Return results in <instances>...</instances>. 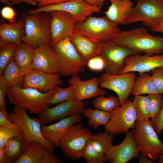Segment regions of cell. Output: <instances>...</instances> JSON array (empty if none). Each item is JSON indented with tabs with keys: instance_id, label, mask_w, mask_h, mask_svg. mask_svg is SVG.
I'll list each match as a JSON object with an SVG mask.
<instances>
[{
	"instance_id": "6da1fadb",
	"label": "cell",
	"mask_w": 163,
	"mask_h": 163,
	"mask_svg": "<svg viewBox=\"0 0 163 163\" xmlns=\"http://www.w3.org/2000/svg\"><path fill=\"white\" fill-rule=\"evenodd\" d=\"M112 40L139 53L153 56L163 53V38L150 34L144 27L121 30Z\"/></svg>"
},
{
	"instance_id": "7a4b0ae2",
	"label": "cell",
	"mask_w": 163,
	"mask_h": 163,
	"mask_svg": "<svg viewBox=\"0 0 163 163\" xmlns=\"http://www.w3.org/2000/svg\"><path fill=\"white\" fill-rule=\"evenodd\" d=\"M25 35L21 37L22 42L36 48L43 44H51V16L50 12L29 14H23Z\"/></svg>"
},
{
	"instance_id": "3957f363",
	"label": "cell",
	"mask_w": 163,
	"mask_h": 163,
	"mask_svg": "<svg viewBox=\"0 0 163 163\" xmlns=\"http://www.w3.org/2000/svg\"><path fill=\"white\" fill-rule=\"evenodd\" d=\"M54 90L43 93L31 88H8L6 95L11 104L30 113L39 114L48 107L49 100Z\"/></svg>"
},
{
	"instance_id": "277c9868",
	"label": "cell",
	"mask_w": 163,
	"mask_h": 163,
	"mask_svg": "<svg viewBox=\"0 0 163 163\" xmlns=\"http://www.w3.org/2000/svg\"><path fill=\"white\" fill-rule=\"evenodd\" d=\"M52 46L57 61L58 74L61 76L71 77L84 72L86 65L69 37Z\"/></svg>"
},
{
	"instance_id": "5b68a950",
	"label": "cell",
	"mask_w": 163,
	"mask_h": 163,
	"mask_svg": "<svg viewBox=\"0 0 163 163\" xmlns=\"http://www.w3.org/2000/svg\"><path fill=\"white\" fill-rule=\"evenodd\" d=\"M134 129V137L140 153L156 161L163 153V143L159 139L149 119L136 120Z\"/></svg>"
},
{
	"instance_id": "8992f818",
	"label": "cell",
	"mask_w": 163,
	"mask_h": 163,
	"mask_svg": "<svg viewBox=\"0 0 163 163\" xmlns=\"http://www.w3.org/2000/svg\"><path fill=\"white\" fill-rule=\"evenodd\" d=\"M118 25L105 16H88L84 21L78 23L74 31L101 43L112 40L120 31Z\"/></svg>"
},
{
	"instance_id": "52a82bcc",
	"label": "cell",
	"mask_w": 163,
	"mask_h": 163,
	"mask_svg": "<svg viewBox=\"0 0 163 163\" xmlns=\"http://www.w3.org/2000/svg\"><path fill=\"white\" fill-rule=\"evenodd\" d=\"M92 135L89 129L82 124H74L63 136L59 146L66 157L73 160H78L83 157Z\"/></svg>"
},
{
	"instance_id": "ba28073f",
	"label": "cell",
	"mask_w": 163,
	"mask_h": 163,
	"mask_svg": "<svg viewBox=\"0 0 163 163\" xmlns=\"http://www.w3.org/2000/svg\"><path fill=\"white\" fill-rule=\"evenodd\" d=\"M8 114L10 121L19 127L22 131L26 145L33 141H37L43 144L48 149L54 151L55 148L42 135L41 129L42 125L39 119L30 118L26 110L16 106Z\"/></svg>"
},
{
	"instance_id": "9c48e42d",
	"label": "cell",
	"mask_w": 163,
	"mask_h": 163,
	"mask_svg": "<svg viewBox=\"0 0 163 163\" xmlns=\"http://www.w3.org/2000/svg\"><path fill=\"white\" fill-rule=\"evenodd\" d=\"M111 116L105 126V131L113 136L126 133L134 129L137 120L136 111L132 101L127 99L121 106L110 112Z\"/></svg>"
},
{
	"instance_id": "30bf717a",
	"label": "cell",
	"mask_w": 163,
	"mask_h": 163,
	"mask_svg": "<svg viewBox=\"0 0 163 163\" xmlns=\"http://www.w3.org/2000/svg\"><path fill=\"white\" fill-rule=\"evenodd\" d=\"M101 7L93 6L85 0H71L55 4L39 6L34 9L28 10L29 14L40 12H49L52 11H62L72 14L78 23L84 21L87 17L95 13H100Z\"/></svg>"
},
{
	"instance_id": "8fae6325",
	"label": "cell",
	"mask_w": 163,
	"mask_h": 163,
	"mask_svg": "<svg viewBox=\"0 0 163 163\" xmlns=\"http://www.w3.org/2000/svg\"><path fill=\"white\" fill-rule=\"evenodd\" d=\"M137 53H139L120 45L111 40L102 43L99 55L104 60L105 73L117 74H120L123 68L125 59Z\"/></svg>"
},
{
	"instance_id": "7c38bea8",
	"label": "cell",
	"mask_w": 163,
	"mask_h": 163,
	"mask_svg": "<svg viewBox=\"0 0 163 163\" xmlns=\"http://www.w3.org/2000/svg\"><path fill=\"white\" fill-rule=\"evenodd\" d=\"M163 19V2L161 0H137L125 25L141 22L145 26Z\"/></svg>"
},
{
	"instance_id": "4fadbf2b",
	"label": "cell",
	"mask_w": 163,
	"mask_h": 163,
	"mask_svg": "<svg viewBox=\"0 0 163 163\" xmlns=\"http://www.w3.org/2000/svg\"><path fill=\"white\" fill-rule=\"evenodd\" d=\"M136 77L134 72L117 74L104 73L100 77L99 86L116 93L119 99L121 106L130 94Z\"/></svg>"
},
{
	"instance_id": "5bb4252c",
	"label": "cell",
	"mask_w": 163,
	"mask_h": 163,
	"mask_svg": "<svg viewBox=\"0 0 163 163\" xmlns=\"http://www.w3.org/2000/svg\"><path fill=\"white\" fill-rule=\"evenodd\" d=\"M114 136L105 131L93 134L85 148L83 158L88 163L106 162L105 154L112 145Z\"/></svg>"
},
{
	"instance_id": "9a60e30c",
	"label": "cell",
	"mask_w": 163,
	"mask_h": 163,
	"mask_svg": "<svg viewBox=\"0 0 163 163\" xmlns=\"http://www.w3.org/2000/svg\"><path fill=\"white\" fill-rule=\"evenodd\" d=\"M86 107V104L83 101H78L75 99L66 101L53 107H47L39 114V119L42 125H45L73 114L83 113Z\"/></svg>"
},
{
	"instance_id": "2e32d148",
	"label": "cell",
	"mask_w": 163,
	"mask_h": 163,
	"mask_svg": "<svg viewBox=\"0 0 163 163\" xmlns=\"http://www.w3.org/2000/svg\"><path fill=\"white\" fill-rule=\"evenodd\" d=\"M63 85V81L59 74L49 73L32 69L25 74L22 88H33L45 93Z\"/></svg>"
},
{
	"instance_id": "e0dca14e",
	"label": "cell",
	"mask_w": 163,
	"mask_h": 163,
	"mask_svg": "<svg viewBox=\"0 0 163 163\" xmlns=\"http://www.w3.org/2000/svg\"><path fill=\"white\" fill-rule=\"evenodd\" d=\"M51 16V44L52 46L62 39L69 37L74 31L78 23L71 14L59 11L49 12Z\"/></svg>"
},
{
	"instance_id": "ac0fdd59",
	"label": "cell",
	"mask_w": 163,
	"mask_h": 163,
	"mask_svg": "<svg viewBox=\"0 0 163 163\" xmlns=\"http://www.w3.org/2000/svg\"><path fill=\"white\" fill-rule=\"evenodd\" d=\"M139 152L134 137V130L129 131L120 144L112 145L105 154L106 161L110 163H126L137 158Z\"/></svg>"
},
{
	"instance_id": "d6986e66",
	"label": "cell",
	"mask_w": 163,
	"mask_h": 163,
	"mask_svg": "<svg viewBox=\"0 0 163 163\" xmlns=\"http://www.w3.org/2000/svg\"><path fill=\"white\" fill-rule=\"evenodd\" d=\"M139 54L129 56L125 59L124 66L120 74L130 72L142 74L163 66V53L153 56Z\"/></svg>"
},
{
	"instance_id": "ffe728a7",
	"label": "cell",
	"mask_w": 163,
	"mask_h": 163,
	"mask_svg": "<svg viewBox=\"0 0 163 163\" xmlns=\"http://www.w3.org/2000/svg\"><path fill=\"white\" fill-rule=\"evenodd\" d=\"M101 79L93 78L86 81L81 80L79 75L72 76L69 80V86L72 87L75 93V100L82 101L97 96H104L106 92L99 87Z\"/></svg>"
},
{
	"instance_id": "44dd1931",
	"label": "cell",
	"mask_w": 163,
	"mask_h": 163,
	"mask_svg": "<svg viewBox=\"0 0 163 163\" xmlns=\"http://www.w3.org/2000/svg\"><path fill=\"white\" fill-rule=\"evenodd\" d=\"M82 119L80 114H75L61 119L53 124L43 125L41 128L42 135L54 148H56L59 146L61 138L67 131L74 125L79 123Z\"/></svg>"
},
{
	"instance_id": "7402d4cb",
	"label": "cell",
	"mask_w": 163,
	"mask_h": 163,
	"mask_svg": "<svg viewBox=\"0 0 163 163\" xmlns=\"http://www.w3.org/2000/svg\"><path fill=\"white\" fill-rule=\"evenodd\" d=\"M32 67L33 69L49 73H58L57 61L52 45L43 44L35 48Z\"/></svg>"
},
{
	"instance_id": "603a6c76",
	"label": "cell",
	"mask_w": 163,
	"mask_h": 163,
	"mask_svg": "<svg viewBox=\"0 0 163 163\" xmlns=\"http://www.w3.org/2000/svg\"><path fill=\"white\" fill-rule=\"evenodd\" d=\"M69 37L85 65L91 58L100 54L102 43L74 31Z\"/></svg>"
},
{
	"instance_id": "cb8c5ba5",
	"label": "cell",
	"mask_w": 163,
	"mask_h": 163,
	"mask_svg": "<svg viewBox=\"0 0 163 163\" xmlns=\"http://www.w3.org/2000/svg\"><path fill=\"white\" fill-rule=\"evenodd\" d=\"M110 4L108 9L103 12L110 21L118 25L124 24L134 7L130 0H109Z\"/></svg>"
},
{
	"instance_id": "d4e9b609",
	"label": "cell",
	"mask_w": 163,
	"mask_h": 163,
	"mask_svg": "<svg viewBox=\"0 0 163 163\" xmlns=\"http://www.w3.org/2000/svg\"><path fill=\"white\" fill-rule=\"evenodd\" d=\"M25 35V22L22 17L15 23H2L0 24V46L8 43L19 45L22 42L21 37Z\"/></svg>"
},
{
	"instance_id": "484cf974",
	"label": "cell",
	"mask_w": 163,
	"mask_h": 163,
	"mask_svg": "<svg viewBox=\"0 0 163 163\" xmlns=\"http://www.w3.org/2000/svg\"><path fill=\"white\" fill-rule=\"evenodd\" d=\"M35 48L30 45L22 42L18 45L14 53L13 59L20 69L25 74L33 69L32 63Z\"/></svg>"
},
{
	"instance_id": "4316f807",
	"label": "cell",
	"mask_w": 163,
	"mask_h": 163,
	"mask_svg": "<svg viewBox=\"0 0 163 163\" xmlns=\"http://www.w3.org/2000/svg\"><path fill=\"white\" fill-rule=\"evenodd\" d=\"M48 149L38 142H32L26 145L23 153L14 163H41Z\"/></svg>"
},
{
	"instance_id": "83f0119b",
	"label": "cell",
	"mask_w": 163,
	"mask_h": 163,
	"mask_svg": "<svg viewBox=\"0 0 163 163\" xmlns=\"http://www.w3.org/2000/svg\"><path fill=\"white\" fill-rule=\"evenodd\" d=\"M8 88L22 87L25 74L14 61L13 57L5 68L2 74Z\"/></svg>"
},
{
	"instance_id": "f1b7e54d",
	"label": "cell",
	"mask_w": 163,
	"mask_h": 163,
	"mask_svg": "<svg viewBox=\"0 0 163 163\" xmlns=\"http://www.w3.org/2000/svg\"><path fill=\"white\" fill-rule=\"evenodd\" d=\"M158 93L155 89L150 75L145 72L136 77L130 94L134 96Z\"/></svg>"
},
{
	"instance_id": "f546056e",
	"label": "cell",
	"mask_w": 163,
	"mask_h": 163,
	"mask_svg": "<svg viewBox=\"0 0 163 163\" xmlns=\"http://www.w3.org/2000/svg\"><path fill=\"white\" fill-rule=\"evenodd\" d=\"M26 146L23 135L14 137L10 139L5 145L4 149L10 163L14 162L23 153Z\"/></svg>"
},
{
	"instance_id": "4dcf8cb0",
	"label": "cell",
	"mask_w": 163,
	"mask_h": 163,
	"mask_svg": "<svg viewBox=\"0 0 163 163\" xmlns=\"http://www.w3.org/2000/svg\"><path fill=\"white\" fill-rule=\"evenodd\" d=\"M83 114L88 118V125L93 129H97L101 125L106 126L110 120L111 116L110 112L93 108H86Z\"/></svg>"
},
{
	"instance_id": "1f68e13d",
	"label": "cell",
	"mask_w": 163,
	"mask_h": 163,
	"mask_svg": "<svg viewBox=\"0 0 163 163\" xmlns=\"http://www.w3.org/2000/svg\"><path fill=\"white\" fill-rule=\"evenodd\" d=\"M149 103L150 99L148 95L135 96L132 103L136 111L137 120L142 121L149 119Z\"/></svg>"
},
{
	"instance_id": "d6a6232c",
	"label": "cell",
	"mask_w": 163,
	"mask_h": 163,
	"mask_svg": "<svg viewBox=\"0 0 163 163\" xmlns=\"http://www.w3.org/2000/svg\"><path fill=\"white\" fill-rule=\"evenodd\" d=\"M92 105L95 108L106 112H111L116 108L120 106V103L118 97L110 95L105 97L101 95L94 99Z\"/></svg>"
},
{
	"instance_id": "836d02e7",
	"label": "cell",
	"mask_w": 163,
	"mask_h": 163,
	"mask_svg": "<svg viewBox=\"0 0 163 163\" xmlns=\"http://www.w3.org/2000/svg\"><path fill=\"white\" fill-rule=\"evenodd\" d=\"M75 92L71 87L65 88L59 87L54 90L48 102V107L66 101L75 99Z\"/></svg>"
},
{
	"instance_id": "e575fe53",
	"label": "cell",
	"mask_w": 163,
	"mask_h": 163,
	"mask_svg": "<svg viewBox=\"0 0 163 163\" xmlns=\"http://www.w3.org/2000/svg\"><path fill=\"white\" fill-rule=\"evenodd\" d=\"M18 45L8 43L0 46V75L2 74L5 68L13 57Z\"/></svg>"
},
{
	"instance_id": "d590c367",
	"label": "cell",
	"mask_w": 163,
	"mask_h": 163,
	"mask_svg": "<svg viewBox=\"0 0 163 163\" xmlns=\"http://www.w3.org/2000/svg\"><path fill=\"white\" fill-rule=\"evenodd\" d=\"M150 99L149 117L153 121L157 117L161 109L163 102L162 94H152L148 95Z\"/></svg>"
},
{
	"instance_id": "8d00e7d4",
	"label": "cell",
	"mask_w": 163,
	"mask_h": 163,
	"mask_svg": "<svg viewBox=\"0 0 163 163\" xmlns=\"http://www.w3.org/2000/svg\"><path fill=\"white\" fill-rule=\"evenodd\" d=\"M151 78L158 93H163V66L153 70Z\"/></svg>"
},
{
	"instance_id": "74e56055",
	"label": "cell",
	"mask_w": 163,
	"mask_h": 163,
	"mask_svg": "<svg viewBox=\"0 0 163 163\" xmlns=\"http://www.w3.org/2000/svg\"><path fill=\"white\" fill-rule=\"evenodd\" d=\"M22 135L12 129L0 126V148H3L11 138Z\"/></svg>"
},
{
	"instance_id": "f35d334b",
	"label": "cell",
	"mask_w": 163,
	"mask_h": 163,
	"mask_svg": "<svg viewBox=\"0 0 163 163\" xmlns=\"http://www.w3.org/2000/svg\"><path fill=\"white\" fill-rule=\"evenodd\" d=\"M8 88L5 78L2 75H0V110L2 112L5 117L10 120V117L6 111L5 102V97Z\"/></svg>"
},
{
	"instance_id": "ab89813d",
	"label": "cell",
	"mask_w": 163,
	"mask_h": 163,
	"mask_svg": "<svg viewBox=\"0 0 163 163\" xmlns=\"http://www.w3.org/2000/svg\"><path fill=\"white\" fill-rule=\"evenodd\" d=\"M87 64L88 68L93 71H100L104 69V60L99 55L91 58L88 61Z\"/></svg>"
},
{
	"instance_id": "60d3db41",
	"label": "cell",
	"mask_w": 163,
	"mask_h": 163,
	"mask_svg": "<svg viewBox=\"0 0 163 163\" xmlns=\"http://www.w3.org/2000/svg\"><path fill=\"white\" fill-rule=\"evenodd\" d=\"M1 16L3 18L8 20L9 23H15L16 13L15 11L10 6H7L3 7L1 11Z\"/></svg>"
},
{
	"instance_id": "b9f144b4",
	"label": "cell",
	"mask_w": 163,
	"mask_h": 163,
	"mask_svg": "<svg viewBox=\"0 0 163 163\" xmlns=\"http://www.w3.org/2000/svg\"><path fill=\"white\" fill-rule=\"evenodd\" d=\"M0 126L14 130L23 135V132L17 126L9 120L0 110Z\"/></svg>"
},
{
	"instance_id": "7bdbcfd3",
	"label": "cell",
	"mask_w": 163,
	"mask_h": 163,
	"mask_svg": "<svg viewBox=\"0 0 163 163\" xmlns=\"http://www.w3.org/2000/svg\"><path fill=\"white\" fill-rule=\"evenodd\" d=\"M152 122L153 127L156 133L158 135L160 134L163 129V102L161 109L157 117L155 120Z\"/></svg>"
},
{
	"instance_id": "ee69618b",
	"label": "cell",
	"mask_w": 163,
	"mask_h": 163,
	"mask_svg": "<svg viewBox=\"0 0 163 163\" xmlns=\"http://www.w3.org/2000/svg\"><path fill=\"white\" fill-rule=\"evenodd\" d=\"M48 149L44 156L41 163H61L62 162L53 152Z\"/></svg>"
},
{
	"instance_id": "f6af8a7d",
	"label": "cell",
	"mask_w": 163,
	"mask_h": 163,
	"mask_svg": "<svg viewBox=\"0 0 163 163\" xmlns=\"http://www.w3.org/2000/svg\"><path fill=\"white\" fill-rule=\"evenodd\" d=\"M146 26L153 32L163 34V19L157 23L147 25Z\"/></svg>"
},
{
	"instance_id": "bcb514c9",
	"label": "cell",
	"mask_w": 163,
	"mask_h": 163,
	"mask_svg": "<svg viewBox=\"0 0 163 163\" xmlns=\"http://www.w3.org/2000/svg\"><path fill=\"white\" fill-rule=\"evenodd\" d=\"M39 6L60 3L71 0H34Z\"/></svg>"
},
{
	"instance_id": "7dc6e473",
	"label": "cell",
	"mask_w": 163,
	"mask_h": 163,
	"mask_svg": "<svg viewBox=\"0 0 163 163\" xmlns=\"http://www.w3.org/2000/svg\"><path fill=\"white\" fill-rule=\"evenodd\" d=\"M138 158H139V163H155L156 162L153 160L142 153H140L139 155Z\"/></svg>"
},
{
	"instance_id": "c3c4849f",
	"label": "cell",
	"mask_w": 163,
	"mask_h": 163,
	"mask_svg": "<svg viewBox=\"0 0 163 163\" xmlns=\"http://www.w3.org/2000/svg\"><path fill=\"white\" fill-rule=\"evenodd\" d=\"M11 4L15 5L24 2L29 5H35L37 4L34 0H10Z\"/></svg>"
},
{
	"instance_id": "681fc988",
	"label": "cell",
	"mask_w": 163,
	"mask_h": 163,
	"mask_svg": "<svg viewBox=\"0 0 163 163\" xmlns=\"http://www.w3.org/2000/svg\"><path fill=\"white\" fill-rule=\"evenodd\" d=\"M10 161L5 154L4 148H0V163H9Z\"/></svg>"
},
{
	"instance_id": "f907efd6",
	"label": "cell",
	"mask_w": 163,
	"mask_h": 163,
	"mask_svg": "<svg viewBox=\"0 0 163 163\" xmlns=\"http://www.w3.org/2000/svg\"><path fill=\"white\" fill-rule=\"evenodd\" d=\"M89 4L95 6L102 7L106 0H85Z\"/></svg>"
},
{
	"instance_id": "816d5d0a",
	"label": "cell",
	"mask_w": 163,
	"mask_h": 163,
	"mask_svg": "<svg viewBox=\"0 0 163 163\" xmlns=\"http://www.w3.org/2000/svg\"><path fill=\"white\" fill-rule=\"evenodd\" d=\"M1 2L3 4H5L8 6H11V3L10 0H0Z\"/></svg>"
},
{
	"instance_id": "f5cc1de1",
	"label": "cell",
	"mask_w": 163,
	"mask_h": 163,
	"mask_svg": "<svg viewBox=\"0 0 163 163\" xmlns=\"http://www.w3.org/2000/svg\"><path fill=\"white\" fill-rule=\"evenodd\" d=\"M158 160V163H163V153L159 156Z\"/></svg>"
},
{
	"instance_id": "db71d44e",
	"label": "cell",
	"mask_w": 163,
	"mask_h": 163,
	"mask_svg": "<svg viewBox=\"0 0 163 163\" xmlns=\"http://www.w3.org/2000/svg\"><path fill=\"white\" fill-rule=\"evenodd\" d=\"M163 2V0H161Z\"/></svg>"
}]
</instances>
